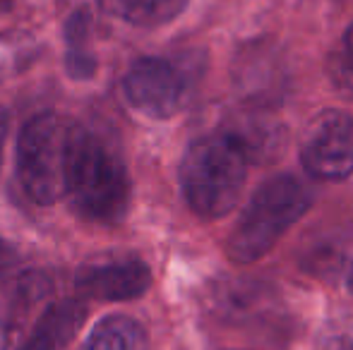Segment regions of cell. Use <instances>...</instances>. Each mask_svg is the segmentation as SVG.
<instances>
[{
	"label": "cell",
	"mask_w": 353,
	"mask_h": 350,
	"mask_svg": "<svg viewBox=\"0 0 353 350\" xmlns=\"http://www.w3.org/2000/svg\"><path fill=\"white\" fill-rule=\"evenodd\" d=\"M130 195V175L121 156L87 127H74L65 187L72 209L94 223H116L128 214Z\"/></svg>",
	"instance_id": "cell-1"
},
{
	"label": "cell",
	"mask_w": 353,
	"mask_h": 350,
	"mask_svg": "<svg viewBox=\"0 0 353 350\" xmlns=\"http://www.w3.org/2000/svg\"><path fill=\"white\" fill-rule=\"evenodd\" d=\"M248 159L231 132H214L195 140L181 161V190L188 206L200 219L226 216L245 187Z\"/></svg>",
	"instance_id": "cell-2"
},
{
	"label": "cell",
	"mask_w": 353,
	"mask_h": 350,
	"mask_svg": "<svg viewBox=\"0 0 353 350\" xmlns=\"http://www.w3.org/2000/svg\"><path fill=\"white\" fill-rule=\"evenodd\" d=\"M312 192L296 175H274L250 197L226 240V254L236 264L262 259L288 228L310 209Z\"/></svg>",
	"instance_id": "cell-3"
},
{
	"label": "cell",
	"mask_w": 353,
	"mask_h": 350,
	"mask_svg": "<svg viewBox=\"0 0 353 350\" xmlns=\"http://www.w3.org/2000/svg\"><path fill=\"white\" fill-rule=\"evenodd\" d=\"M74 127L77 122L58 113H39L19 130L17 175L37 204L48 206L65 199Z\"/></svg>",
	"instance_id": "cell-4"
},
{
	"label": "cell",
	"mask_w": 353,
	"mask_h": 350,
	"mask_svg": "<svg viewBox=\"0 0 353 350\" xmlns=\"http://www.w3.org/2000/svg\"><path fill=\"white\" fill-rule=\"evenodd\" d=\"M298 156L307 175L339 182L353 173V116L327 108L303 130Z\"/></svg>",
	"instance_id": "cell-5"
},
{
	"label": "cell",
	"mask_w": 353,
	"mask_h": 350,
	"mask_svg": "<svg viewBox=\"0 0 353 350\" xmlns=\"http://www.w3.org/2000/svg\"><path fill=\"white\" fill-rule=\"evenodd\" d=\"M123 94L137 113L152 120H168L181 111L188 82L171 61L147 56L132 63L123 80Z\"/></svg>",
	"instance_id": "cell-6"
},
{
	"label": "cell",
	"mask_w": 353,
	"mask_h": 350,
	"mask_svg": "<svg viewBox=\"0 0 353 350\" xmlns=\"http://www.w3.org/2000/svg\"><path fill=\"white\" fill-rule=\"evenodd\" d=\"M51 281L41 271L5 278L0 293V350H19L24 336L48 305Z\"/></svg>",
	"instance_id": "cell-7"
},
{
	"label": "cell",
	"mask_w": 353,
	"mask_h": 350,
	"mask_svg": "<svg viewBox=\"0 0 353 350\" xmlns=\"http://www.w3.org/2000/svg\"><path fill=\"white\" fill-rule=\"evenodd\" d=\"M74 285L82 298L101 303H125L144 295L152 285V271L137 257H113L92 262L77 271Z\"/></svg>",
	"instance_id": "cell-8"
},
{
	"label": "cell",
	"mask_w": 353,
	"mask_h": 350,
	"mask_svg": "<svg viewBox=\"0 0 353 350\" xmlns=\"http://www.w3.org/2000/svg\"><path fill=\"white\" fill-rule=\"evenodd\" d=\"M87 319V305L77 298H63L48 303L19 350H65L77 338Z\"/></svg>",
	"instance_id": "cell-9"
},
{
	"label": "cell",
	"mask_w": 353,
	"mask_h": 350,
	"mask_svg": "<svg viewBox=\"0 0 353 350\" xmlns=\"http://www.w3.org/2000/svg\"><path fill=\"white\" fill-rule=\"evenodd\" d=\"M270 305L272 293L257 281H228L216 293V309L223 319H231V322H248V319L262 317Z\"/></svg>",
	"instance_id": "cell-10"
},
{
	"label": "cell",
	"mask_w": 353,
	"mask_h": 350,
	"mask_svg": "<svg viewBox=\"0 0 353 350\" xmlns=\"http://www.w3.org/2000/svg\"><path fill=\"white\" fill-rule=\"evenodd\" d=\"M190 0H97L99 10L135 27H161L176 19Z\"/></svg>",
	"instance_id": "cell-11"
},
{
	"label": "cell",
	"mask_w": 353,
	"mask_h": 350,
	"mask_svg": "<svg viewBox=\"0 0 353 350\" xmlns=\"http://www.w3.org/2000/svg\"><path fill=\"white\" fill-rule=\"evenodd\" d=\"M82 350H149V336L137 319L108 314L89 331Z\"/></svg>",
	"instance_id": "cell-12"
},
{
	"label": "cell",
	"mask_w": 353,
	"mask_h": 350,
	"mask_svg": "<svg viewBox=\"0 0 353 350\" xmlns=\"http://www.w3.org/2000/svg\"><path fill=\"white\" fill-rule=\"evenodd\" d=\"M327 77L339 96L353 101V24L327 58Z\"/></svg>",
	"instance_id": "cell-13"
},
{
	"label": "cell",
	"mask_w": 353,
	"mask_h": 350,
	"mask_svg": "<svg viewBox=\"0 0 353 350\" xmlns=\"http://www.w3.org/2000/svg\"><path fill=\"white\" fill-rule=\"evenodd\" d=\"M317 350H353V317L332 322L322 331Z\"/></svg>",
	"instance_id": "cell-14"
},
{
	"label": "cell",
	"mask_w": 353,
	"mask_h": 350,
	"mask_svg": "<svg viewBox=\"0 0 353 350\" xmlns=\"http://www.w3.org/2000/svg\"><path fill=\"white\" fill-rule=\"evenodd\" d=\"M14 264H17V254H14V250L0 238V283L8 278L10 271L14 269Z\"/></svg>",
	"instance_id": "cell-15"
},
{
	"label": "cell",
	"mask_w": 353,
	"mask_h": 350,
	"mask_svg": "<svg viewBox=\"0 0 353 350\" xmlns=\"http://www.w3.org/2000/svg\"><path fill=\"white\" fill-rule=\"evenodd\" d=\"M5 132H8V118L0 113V161H3V146H5Z\"/></svg>",
	"instance_id": "cell-16"
},
{
	"label": "cell",
	"mask_w": 353,
	"mask_h": 350,
	"mask_svg": "<svg viewBox=\"0 0 353 350\" xmlns=\"http://www.w3.org/2000/svg\"><path fill=\"white\" fill-rule=\"evenodd\" d=\"M349 288H351V293H353V266H351V271H349Z\"/></svg>",
	"instance_id": "cell-17"
}]
</instances>
